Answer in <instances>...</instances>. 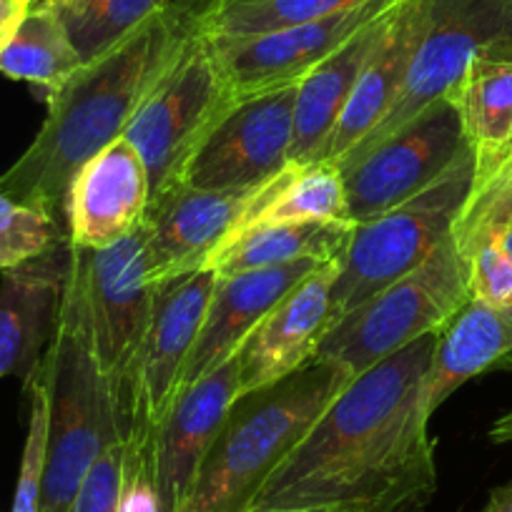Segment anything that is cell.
I'll return each mask as SVG.
<instances>
[{
    "label": "cell",
    "instance_id": "cell-13",
    "mask_svg": "<svg viewBox=\"0 0 512 512\" xmlns=\"http://www.w3.org/2000/svg\"><path fill=\"white\" fill-rule=\"evenodd\" d=\"M81 251L98 359L111 382L113 402H118L154 312L156 287L146 272V224L106 249Z\"/></svg>",
    "mask_w": 512,
    "mask_h": 512
},
{
    "label": "cell",
    "instance_id": "cell-30",
    "mask_svg": "<svg viewBox=\"0 0 512 512\" xmlns=\"http://www.w3.org/2000/svg\"><path fill=\"white\" fill-rule=\"evenodd\" d=\"M31 395V417H28L26 447H23L21 470H18L16 497L11 512H41L43 477L48 460V384L41 367L26 384Z\"/></svg>",
    "mask_w": 512,
    "mask_h": 512
},
{
    "label": "cell",
    "instance_id": "cell-5",
    "mask_svg": "<svg viewBox=\"0 0 512 512\" xmlns=\"http://www.w3.org/2000/svg\"><path fill=\"white\" fill-rule=\"evenodd\" d=\"M475 181V154L467 149L435 184L369 221L354 224L337 259L332 287L334 319H342L384 287L395 284L452 234Z\"/></svg>",
    "mask_w": 512,
    "mask_h": 512
},
{
    "label": "cell",
    "instance_id": "cell-9",
    "mask_svg": "<svg viewBox=\"0 0 512 512\" xmlns=\"http://www.w3.org/2000/svg\"><path fill=\"white\" fill-rule=\"evenodd\" d=\"M214 284L211 269L156 284L149 329L116 402L121 437L156 435L179 395L181 374L206 319Z\"/></svg>",
    "mask_w": 512,
    "mask_h": 512
},
{
    "label": "cell",
    "instance_id": "cell-24",
    "mask_svg": "<svg viewBox=\"0 0 512 512\" xmlns=\"http://www.w3.org/2000/svg\"><path fill=\"white\" fill-rule=\"evenodd\" d=\"M299 221H352L347 209L344 174L334 161L319 159L307 166L289 164L274 179L264 181L231 236L254 226L299 224Z\"/></svg>",
    "mask_w": 512,
    "mask_h": 512
},
{
    "label": "cell",
    "instance_id": "cell-18",
    "mask_svg": "<svg viewBox=\"0 0 512 512\" xmlns=\"http://www.w3.org/2000/svg\"><path fill=\"white\" fill-rule=\"evenodd\" d=\"M71 269V241H58L46 254L3 272L0 279V379L28 384L41 367L56 332L63 287Z\"/></svg>",
    "mask_w": 512,
    "mask_h": 512
},
{
    "label": "cell",
    "instance_id": "cell-19",
    "mask_svg": "<svg viewBox=\"0 0 512 512\" xmlns=\"http://www.w3.org/2000/svg\"><path fill=\"white\" fill-rule=\"evenodd\" d=\"M324 264L327 262L319 259H302L279 267L216 277L206 319L181 374L179 392L224 364L254 332L256 324Z\"/></svg>",
    "mask_w": 512,
    "mask_h": 512
},
{
    "label": "cell",
    "instance_id": "cell-28",
    "mask_svg": "<svg viewBox=\"0 0 512 512\" xmlns=\"http://www.w3.org/2000/svg\"><path fill=\"white\" fill-rule=\"evenodd\" d=\"M176 3L181 0H58L51 8L81 61L91 63Z\"/></svg>",
    "mask_w": 512,
    "mask_h": 512
},
{
    "label": "cell",
    "instance_id": "cell-14",
    "mask_svg": "<svg viewBox=\"0 0 512 512\" xmlns=\"http://www.w3.org/2000/svg\"><path fill=\"white\" fill-rule=\"evenodd\" d=\"M256 189L204 191L176 184L144 216L146 272L151 284H164L206 269L211 256L234 234Z\"/></svg>",
    "mask_w": 512,
    "mask_h": 512
},
{
    "label": "cell",
    "instance_id": "cell-1",
    "mask_svg": "<svg viewBox=\"0 0 512 512\" xmlns=\"http://www.w3.org/2000/svg\"><path fill=\"white\" fill-rule=\"evenodd\" d=\"M437 332L354 377L279 465L249 512L357 505L425 512L437 490L427 372Z\"/></svg>",
    "mask_w": 512,
    "mask_h": 512
},
{
    "label": "cell",
    "instance_id": "cell-27",
    "mask_svg": "<svg viewBox=\"0 0 512 512\" xmlns=\"http://www.w3.org/2000/svg\"><path fill=\"white\" fill-rule=\"evenodd\" d=\"M367 0H199L194 31L209 38L256 36L317 21Z\"/></svg>",
    "mask_w": 512,
    "mask_h": 512
},
{
    "label": "cell",
    "instance_id": "cell-26",
    "mask_svg": "<svg viewBox=\"0 0 512 512\" xmlns=\"http://www.w3.org/2000/svg\"><path fill=\"white\" fill-rule=\"evenodd\" d=\"M81 66V56L53 8H31L0 51V73L13 81L31 83L43 101Z\"/></svg>",
    "mask_w": 512,
    "mask_h": 512
},
{
    "label": "cell",
    "instance_id": "cell-12",
    "mask_svg": "<svg viewBox=\"0 0 512 512\" xmlns=\"http://www.w3.org/2000/svg\"><path fill=\"white\" fill-rule=\"evenodd\" d=\"M402 0H367L362 6L279 28L256 36L209 38L219 66L236 96L294 86L332 56L339 46L377 18L395 11Z\"/></svg>",
    "mask_w": 512,
    "mask_h": 512
},
{
    "label": "cell",
    "instance_id": "cell-32",
    "mask_svg": "<svg viewBox=\"0 0 512 512\" xmlns=\"http://www.w3.org/2000/svg\"><path fill=\"white\" fill-rule=\"evenodd\" d=\"M26 13L28 8L16 3V0H0V51L6 48L8 41H11V36L16 33L18 23L23 21Z\"/></svg>",
    "mask_w": 512,
    "mask_h": 512
},
{
    "label": "cell",
    "instance_id": "cell-3",
    "mask_svg": "<svg viewBox=\"0 0 512 512\" xmlns=\"http://www.w3.org/2000/svg\"><path fill=\"white\" fill-rule=\"evenodd\" d=\"M349 382L339 364L314 357L279 382L236 395L181 512H249Z\"/></svg>",
    "mask_w": 512,
    "mask_h": 512
},
{
    "label": "cell",
    "instance_id": "cell-25",
    "mask_svg": "<svg viewBox=\"0 0 512 512\" xmlns=\"http://www.w3.org/2000/svg\"><path fill=\"white\" fill-rule=\"evenodd\" d=\"M352 221H299V224L254 226L224 241L206 269L216 277L319 259L334 262L347 246Z\"/></svg>",
    "mask_w": 512,
    "mask_h": 512
},
{
    "label": "cell",
    "instance_id": "cell-8",
    "mask_svg": "<svg viewBox=\"0 0 512 512\" xmlns=\"http://www.w3.org/2000/svg\"><path fill=\"white\" fill-rule=\"evenodd\" d=\"M502 46H512V0H432L430 26L390 111L339 161V169L362 159L445 98L472 58Z\"/></svg>",
    "mask_w": 512,
    "mask_h": 512
},
{
    "label": "cell",
    "instance_id": "cell-36",
    "mask_svg": "<svg viewBox=\"0 0 512 512\" xmlns=\"http://www.w3.org/2000/svg\"><path fill=\"white\" fill-rule=\"evenodd\" d=\"M58 0H33V6L31 8H51L56 6Z\"/></svg>",
    "mask_w": 512,
    "mask_h": 512
},
{
    "label": "cell",
    "instance_id": "cell-21",
    "mask_svg": "<svg viewBox=\"0 0 512 512\" xmlns=\"http://www.w3.org/2000/svg\"><path fill=\"white\" fill-rule=\"evenodd\" d=\"M395 11L354 33L344 46H339L332 56L324 58L314 71H309L299 81L289 164L307 166L322 159L334 128L352 98L354 86H357L377 43L382 41L384 28Z\"/></svg>",
    "mask_w": 512,
    "mask_h": 512
},
{
    "label": "cell",
    "instance_id": "cell-37",
    "mask_svg": "<svg viewBox=\"0 0 512 512\" xmlns=\"http://www.w3.org/2000/svg\"><path fill=\"white\" fill-rule=\"evenodd\" d=\"M505 249L510 251V256H512V224H510V229L505 231Z\"/></svg>",
    "mask_w": 512,
    "mask_h": 512
},
{
    "label": "cell",
    "instance_id": "cell-15",
    "mask_svg": "<svg viewBox=\"0 0 512 512\" xmlns=\"http://www.w3.org/2000/svg\"><path fill=\"white\" fill-rule=\"evenodd\" d=\"M239 395V357L196 379L176 395L154 435L156 480L164 512H181L201 465L219 435L231 402Z\"/></svg>",
    "mask_w": 512,
    "mask_h": 512
},
{
    "label": "cell",
    "instance_id": "cell-31",
    "mask_svg": "<svg viewBox=\"0 0 512 512\" xmlns=\"http://www.w3.org/2000/svg\"><path fill=\"white\" fill-rule=\"evenodd\" d=\"M123 442L116 440L88 467L68 512H118L121 495Z\"/></svg>",
    "mask_w": 512,
    "mask_h": 512
},
{
    "label": "cell",
    "instance_id": "cell-17",
    "mask_svg": "<svg viewBox=\"0 0 512 512\" xmlns=\"http://www.w3.org/2000/svg\"><path fill=\"white\" fill-rule=\"evenodd\" d=\"M337 259L287 294L236 349L239 395L262 390L309 364L334 319L332 287Z\"/></svg>",
    "mask_w": 512,
    "mask_h": 512
},
{
    "label": "cell",
    "instance_id": "cell-39",
    "mask_svg": "<svg viewBox=\"0 0 512 512\" xmlns=\"http://www.w3.org/2000/svg\"><path fill=\"white\" fill-rule=\"evenodd\" d=\"M507 309H510V314H512V302H510V304H507Z\"/></svg>",
    "mask_w": 512,
    "mask_h": 512
},
{
    "label": "cell",
    "instance_id": "cell-29",
    "mask_svg": "<svg viewBox=\"0 0 512 512\" xmlns=\"http://www.w3.org/2000/svg\"><path fill=\"white\" fill-rule=\"evenodd\" d=\"M63 239L68 236L58 219L0 191V274L46 254Z\"/></svg>",
    "mask_w": 512,
    "mask_h": 512
},
{
    "label": "cell",
    "instance_id": "cell-2",
    "mask_svg": "<svg viewBox=\"0 0 512 512\" xmlns=\"http://www.w3.org/2000/svg\"><path fill=\"white\" fill-rule=\"evenodd\" d=\"M199 0H181L116 48L83 63L46 101L48 113L21 159L0 176V191L61 219L78 169L126 134L156 83L194 33Z\"/></svg>",
    "mask_w": 512,
    "mask_h": 512
},
{
    "label": "cell",
    "instance_id": "cell-20",
    "mask_svg": "<svg viewBox=\"0 0 512 512\" xmlns=\"http://www.w3.org/2000/svg\"><path fill=\"white\" fill-rule=\"evenodd\" d=\"M432 0H402L384 28L382 41L369 56L352 98L334 128L322 159L339 161L364 139L390 111L397 91L405 83L417 46L430 26Z\"/></svg>",
    "mask_w": 512,
    "mask_h": 512
},
{
    "label": "cell",
    "instance_id": "cell-35",
    "mask_svg": "<svg viewBox=\"0 0 512 512\" xmlns=\"http://www.w3.org/2000/svg\"><path fill=\"white\" fill-rule=\"evenodd\" d=\"M274 512H374L369 507L357 505H324V507H297V510H274Z\"/></svg>",
    "mask_w": 512,
    "mask_h": 512
},
{
    "label": "cell",
    "instance_id": "cell-4",
    "mask_svg": "<svg viewBox=\"0 0 512 512\" xmlns=\"http://www.w3.org/2000/svg\"><path fill=\"white\" fill-rule=\"evenodd\" d=\"M41 372L48 384V460L41 512H68L88 467L111 442L121 440L111 382L93 337L83 251L73 244L61 312Z\"/></svg>",
    "mask_w": 512,
    "mask_h": 512
},
{
    "label": "cell",
    "instance_id": "cell-22",
    "mask_svg": "<svg viewBox=\"0 0 512 512\" xmlns=\"http://www.w3.org/2000/svg\"><path fill=\"white\" fill-rule=\"evenodd\" d=\"M512 357V314L470 297L450 322L437 332L430 372H427V412L430 417L455 395L462 384Z\"/></svg>",
    "mask_w": 512,
    "mask_h": 512
},
{
    "label": "cell",
    "instance_id": "cell-7",
    "mask_svg": "<svg viewBox=\"0 0 512 512\" xmlns=\"http://www.w3.org/2000/svg\"><path fill=\"white\" fill-rule=\"evenodd\" d=\"M236 98L211 41L194 31L123 134L144 159L151 201L181 184L194 151Z\"/></svg>",
    "mask_w": 512,
    "mask_h": 512
},
{
    "label": "cell",
    "instance_id": "cell-38",
    "mask_svg": "<svg viewBox=\"0 0 512 512\" xmlns=\"http://www.w3.org/2000/svg\"><path fill=\"white\" fill-rule=\"evenodd\" d=\"M16 3H21V6H26L28 11H31V6H33V0H16Z\"/></svg>",
    "mask_w": 512,
    "mask_h": 512
},
{
    "label": "cell",
    "instance_id": "cell-11",
    "mask_svg": "<svg viewBox=\"0 0 512 512\" xmlns=\"http://www.w3.org/2000/svg\"><path fill=\"white\" fill-rule=\"evenodd\" d=\"M297 86L236 98L194 151L181 184L204 191L254 189L287 169Z\"/></svg>",
    "mask_w": 512,
    "mask_h": 512
},
{
    "label": "cell",
    "instance_id": "cell-33",
    "mask_svg": "<svg viewBox=\"0 0 512 512\" xmlns=\"http://www.w3.org/2000/svg\"><path fill=\"white\" fill-rule=\"evenodd\" d=\"M482 512H512V482L495 487L487 497V505L482 507Z\"/></svg>",
    "mask_w": 512,
    "mask_h": 512
},
{
    "label": "cell",
    "instance_id": "cell-40",
    "mask_svg": "<svg viewBox=\"0 0 512 512\" xmlns=\"http://www.w3.org/2000/svg\"><path fill=\"white\" fill-rule=\"evenodd\" d=\"M510 154H512V149H510V151H507V156H510Z\"/></svg>",
    "mask_w": 512,
    "mask_h": 512
},
{
    "label": "cell",
    "instance_id": "cell-16",
    "mask_svg": "<svg viewBox=\"0 0 512 512\" xmlns=\"http://www.w3.org/2000/svg\"><path fill=\"white\" fill-rule=\"evenodd\" d=\"M149 201L144 159L121 136L86 161L71 181L63 206L68 241L76 249H106L144 224Z\"/></svg>",
    "mask_w": 512,
    "mask_h": 512
},
{
    "label": "cell",
    "instance_id": "cell-10",
    "mask_svg": "<svg viewBox=\"0 0 512 512\" xmlns=\"http://www.w3.org/2000/svg\"><path fill=\"white\" fill-rule=\"evenodd\" d=\"M470 149L450 98L427 106L395 136L344 166L349 219L369 221L435 184Z\"/></svg>",
    "mask_w": 512,
    "mask_h": 512
},
{
    "label": "cell",
    "instance_id": "cell-34",
    "mask_svg": "<svg viewBox=\"0 0 512 512\" xmlns=\"http://www.w3.org/2000/svg\"><path fill=\"white\" fill-rule=\"evenodd\" d=\"M490 440L495 445H510L512 442V410L505 412L502 417H497L495 425L490 427Z\"/></svg>",
    "mask_w": 512,
    "mask_h": 512
},
{
    "label": "cell",
    "instance_id": "cell-23",
    "mask_svg": "<svg viewBox=\"0 0 512 512\" xmlns=\"http://www.w3.org/2000/svg\"><path fill=\"white\" fill-rule=\"evenodd\" d=\"M445 98L460 113L475 176L490 174L512 149V46L472 58Z\"/></svg>",
    "mask_w": 512,
    "mask_h": 512
},
{
    "label": "cell",
    "instance_id": "cell-6",
    "mask_svg": "<svg viewBox=\"0 0 512 512\" xmlns=\"http://www.w3.org/2000/svg\"><path fill=\"white\" fill-rule=\"evenodd\" d=\"M470 299V277L452 234L430 259L329 327L314 357L359 377L425 334H435Z\"/></svg>",
    "mask_w": 512,
    "mask_h": 512
}]
</instances>
